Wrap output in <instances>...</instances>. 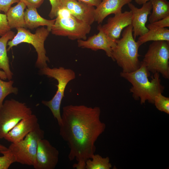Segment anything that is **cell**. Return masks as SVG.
Segmentation results:
<instances>
[{
  "instance_id": "obj_1",
  "label": "cell",
  "mask_w": 169,
  "mask_h": 169,
  "mask_svg": "<svg viewBox=\"0 0 169 169\" xmlns=\"http://www.w3.org/2000/svg\"><path fill=\"white\" fill-rule=\"evenodd\" d=\"M100 113L97 106L69 105L63 107L59 134L69 149V161L86 163L95 154V142L106 128L100 120Z\"/></svg>"
},
{
  "instance_id": "obj_2",
  "label": "cell",
  "mask_w": 169,
  "mask_h": 169,
  "mask_svg": "<svg viewBox=\"0 0 169 169\" xmlns=\"http://www.w3.org/2000/svg\"><path fill=\"white\" fill-rule=\"evenodd\" d=\"M120 76L127 80L132 85L130 89L133 97L136 100H140L141 104L146 101L153 104L155 97L159 93H162L165 87L161 83L160 74L156 73L149 81L150 76L145 64L141 62L140 67L131 72H120Z\"/></svg>"
},
{
  "instance_id": "obj_3",
  "label": "cell",
  "mask_w": 169,
  "mask_h": 169,
  "mask_svg": "<svg viewBox=\"0 0 169 169\" xmlns=\"http://www.w3.org/2000/svg\"><path fill=\"white\" fill-rule=\"evenodd\" d=\"M139 47L134 38L131 24L124 29L121 38L116 40L112 49L111 59L116 62L122 69V72L135 71L140 67L141 64L139 59Z\"/></svg>"
},
{
  "instance_id": "obj_4",
  "label": "cell",
  "mask_w": 169,
  "mask_h": 169,
  "mask_svg": "<svg viewBox=\"0 0 169 169\" xmlns=\"http://www.w3.org/2000/svg\"><path fill=\"white\" fill-rule=\"evenodd\" d=\"M39 73L42 75L54 78L58 81L57 90L54 96L50 100L42 101V103L49 109L59 125L61 120L60 105L65 89L68 84L75 78V72L71 69L62 67L50 68L47 66L40 69Z\"/></svg>"
},
{
  "instance_id": "obj_5",
  "label": "cell",
  "mask_w": 169,
  "mask_h": 169,
  "mask_svg": "<svg viewBox=\"0 0 169 169\" xmlns=\"http://www.w3.org/2000/svg\"><path fill=\"white\" fill-rule=\"evenodd\" d=\"M17 33L11 40L8 41L7 51H9L13 47L23 43L32 44L35 48L38 55L35 65L40 69L48 66L47 63L49 62V58L46 55L44 48L45 41L50 32L47 28L44 26L37 28L34 33L24 28H16Z\"/></svg>"
},
{
  "instance_id": "obj_6",
  "label": "cell",
  "mask_w": 169,
  "mask_h": 169,
  "mask_svg": "<svg viewBox=\"0 0 169 169\" xmlns=\"http://www.w3.org/2000/svg\"><path fill=\"white\" fill-rule=\"evenodd\" d=\"M169 42L153 41L145 55L143 62L148 70L161 73L163 77L169 78Z\"/></svg>"
},
{
  "instance_id": "obj_7",
  "label": "cell",
  "mask_w": 169,
  "mask_h": 169,
  "mask_svg": "<svg viewBox=\"0 0 169 169\" xmlns=\"http://www.w3.org/2000/svg\"><path fill=\"white\" fill-rule=\"evenodd\" d=\"M44 131L40 128L30 132L22 140L11 143L8 148L13 154L15 162L33 166L38 141L44 137Z\"/></svg>"
},
{
  "instance_id": "obj_8",
  "label": "cell",
  "mask_w": 169,
  "mask_h": 169,
  "mask_svg": "<svg viewBox=\"0 0 169 169\" xmlns=\"http://www.w3.org/2000/svg\"><path fill=\"white\" fill-rule=\"evenodd\" d=\"M32 114L24 103L11 99L6 100L0 108V139L23 119Z\"/></svg>"
},
{
  "instance_id": "obj_9",
  "label": "cell",
  "mask_w": 169,
  "mask_h": 169,
  "mask_svg": "<svg viewBox=\"0 0 169 169\" xmlns=\"http://www.w3.org/2000/svg\"><path fill=\"white\" fill-rule=\"evenodd\" d=\"M51 32L57 36L67 37L71 40H85L91 30V25L73 16L67 18L57 16Z\"/></svg>"
},
{
  "instance_id": "obj_10",
  "label": "cell",
  "mask_w": 169,
  "mask_h": 169,
  "mask_svg": "<svg viewBox=\"0 0 169 169\" xmlns=\"http://www.w3.org/2000/svg\"><path fill=\"white\" fill-rule=\"evenodd\" d=\"M59 153L56 148L44 138L38 141L35 160V169H54L59 161Z\"/></svg>"
},
{
  "instance_id": "obj_11",
  "label": "cell",
  "mask_w": 169,
  "mask_h": 169,
  "mask_svg": "<svg viewBox=\"0 0 169 169\" xmlns=\"http://www.w3.org/2000/svg\"><path fill=\"white\" fill-rule=\"evenodd\" d=\"M132 16L131 10L121 12L109 18L105 24L103 25L100 24L97 28L111 39L116 40L119 39L122 30L131 24Z\"/></svg>"
},
{
  "instance_id": "obj_12",
  "label": "cell",
  "mask_w": 169,
  "mask_h": 169,
  "mask_svg": "<svg viewBox=\"0 0 169 169\" xmlns=\"http://www.w3.org/2000/svg\"><path fill=\"white\" fill-rule=\"evenodd\" d=\"M142 5L141 8H138L132 3L128 4L132 13L131 24L135 39L137 37L143 35L149 30L146 24L148 16L151 12L152 5L150 1Z\"/></svg>"
},
{
  "instance_id": "obj_13",
  "label": "cell",
  "mask_w": 169,
  "mask_h": 169,
  "mask_svg": "<svg viewBox=\"0 0 169 169\" xmlns=\"http://www.w3.org/2000/svg\"><path fill=\"white\" fill-rule=\"evenodd\" d=\"M97 29L98 33L89 37L87 39L78 40V46L94 51L103 50L106 55L111 59L112 49L115 45L116 40L111 39L100 28H97Z\"/></svg>"
},
{
  "instance_id": "obj_14",
  "label": "cell",
  "mask_w": 169,
  "mask_h": 169,
  "mask_svg": "<svg viewBox=\"0 0 169 169\" xmlns=\"http://www.w3.org/2000/svg\"><path fill=\"white\" fill-rule=\"evenodd\" d=\"M40 128L37 117L32 114L20 120L4 138L11 143L17 142L23 140L30 132Z\"/></svg>"
},
{
  "instance_id": "obj_15",
  "label": "cell",
  "mask_w": 169,
  "mask_h": 169,
  "mask_svg": "<svg viewBox=\"0 0 169 169\" xmlns=\"http://www.w3.org/2000/svg\"><path fill=\"white\" fill-rule=\"evenodd\" d=\"M66 8L73 16L91 25L95 21L94 7L77 0H63L62 7Z\"/></svg>"
},
{
  "instance_id": "obj_16",
  "label": "cell",
  "mask_w": 169,
  "mask_h": 169,
  "mask_svg": "<svg viewBox=\"0 0 169 169\" xmlns=\"http://www.w3.org/2000/svg\"><path fill=\"white\" fill-rule=\"evenodd\" d=\"M132 0H102L95 11V21L101 23L105 18L111 14L122 12V8L131 3Z\"/></svg>"
},
{
  "instance_id": "obj_17",
  "label": "cell",
  "mask_w": 169,
  "mask_h": 169,
  "mask_svg": "<svg viewBox=\"0 0 169 169\" xmlns=\"http://www.w3.org/2000/svg\"><path fill=\"white\" fill-rule=\"evenodd\" d=\"M25 28L33 29L40 26L47 27L51 32L54 24L55 19L48 20L42 17L38 13L37 8H27L24 12Z\"/></svg>"
},
{
  "instance_id": "obj_18",
  "label": "cell",
  "mask_w": 169,
  "mask_h": 169,
  "mask_svg": "<svg viewBox=\"0 0 169 169\" xmlns=\"http://www.w3.org/2000/svg\"><path fill=\"white\" fill-rule=\"evenodd\" d=\"M26 7L24 3L19 2L16 5L11 7L8 10L6 14L11 29L25 28L24 12Z\"/></svg>"
},
{
  "instance_id": "obj_19",
  "label": "cell",
  "mask_w": 169,
  "mask_h": 169,
  "mask_svg": "<svg viewBox=\"0 0 169 169\" xmlns=\"http://www.w3.org/2000/svg\"><path fill=\"white\" fill-rule=\"evenodd\" d=\"M15 35L14 32L10 30L0 38V69L3 70L9 80L12 79L13 74L10 69L7 46L9 40L12 39Z\"/></svg>"
},
{
  "instance_id": "obj_20",
  "label": "cell",
  "mask_w": 169,
  "mask_h": 169,
  "mask_svg": "<svg viewBox=\"0 0 169 169\" xmlns=\"http://www.w3.org/2000/svg\"><path fill=\"white\" fill-rule=\"evenodd\" d=\"M148 31L140 36L136 41L139 46L150 41H165L169 42V29L147 25Z\"/></svg>"
},
{
  "instance_id": "obj_21",
  "label": "cell",
  "mask_w": 169,
  "mask_h": 169,
  "mask_svg": "<svg viewBox=\"0 0 169 169\" xmlns=\"http://www.w3.org/2000/svg\"><path fill=\"white\" fill-rule=\"evenodd\" d=\"M152 12L149 18L152 23L169 16V2L166 0H150Z\"/></svg>"
},
{
  "instance_id": "obj_22",
  "label": "cell",
  "mask_w": 169,
  "mask_h": 169,
  "mask_svg": "<svg viewBox=\"0 0 169 169\" xmlns=\"http://www.w3.org/2000/svg\"><path fill=\"white\" fill-rule=\"evenodd\" d=\"M112 165L108 157H103L99 154H94L86 161V169H110Z\"/></svg>"
},
{
  "instance_id": "obj_23",
  "label": "cell",
  "mask_w": 169,
  "mask_h": 169,
  "mask_svg": "<svg viewBox=\"0 0 169 169\" xmlns=\"http://www.w3.org/2000/svg\"><path fill=\"white\" fill-rule=\"evenodd\" d=\"M13 82L11 80L5 81L0 78V108L2 106L3 100L7 96L12 93L16 95L18 93V88L13 86Z\"/></svg>"
},
{
  "instance_id": "obj_24",
  "label": "cell",
  "mask_w": 169,
  "mask_h": 169,
  "mask_svg": "<svg viewBox=\"0 0 169 169\" xmlns=\"http://www.w3.org/2000/svg\"><path fill=\"white\" fill-rule=\"evenodd\" d=\"M153 104L159 111L169 114V97L163 96L162 93H159L155 97Z\"/></svg>"
},
{
  "instance_id": "obj_25",
  "label": "cell",
  "mask_w": 169,
  "mask_h": 169,
  "mask_svg": "<svg viewBox=\"0 0 169 169\" xmlns=\"http://www.w3.org/2000/svg\"><path fill=\"white\" fill-rule=\"evenodd\" d=\"M0 153L3 155L0 156V169H8L12 164L15 162L13 154L8 148Z\"/></svg>"
},
{
  "instance_id": "obj_26",
  "label": "cell",
  "mask_w": 169,
  "mask_h": 169,
  "mask_svg": "<svg viewBox=\"0 0 169 169\" xmlns=\"http://www.w3.org/2000/svg\"><path fill=\"white\" fill-rule=\"evenodd\" d=\"M51 6L49 17L51 19L56 17L59 10L62 7L63 0H49Z\"/></svg>"
},
{
  "instance_id": "obj_27",
  "label": "cell",
  "mask_w": 169,
  "mask_h": 169,
  "mask_svg": "<svg viewBox=\"0 0 169 169\" xmlns=\"http://www.w3.org/2000/svg\"><path fill=\"white\" fill-rule=\"evenodd\" d=\"M6 14L0 13V36H2L11 30Z\"/></svg>"
},
{
  "instance_id": "obj_28",
  "label": "cell",
  "mask_w": 169,
  "mask_h": 169,
  "mask_svg": "<svg viewBox=\"0 0 169 169\" xmlns=\"http://www.w3.org/2000/svg\"><path fill=\"white\" fill-rule=\"evenodd\" d=\"M18 2V0H0V12L2 11L6 14L13 4Z\"/></svg>"
},
{
  "instance_id": "obj_29",
  "label": "cell",
  "mask_w": 169,
  "mask_h": 169,
  "mask_svg": "<svg viewBox=\"0 0 169 169\" xmlns=\"http://www.w3.org/2000/svg\"><path fill=\"white\" fill-rule=\"evenodd\" d=\"M150 26L160 28H165L169 27V16L147 25Z\"/></svg>"
},
{
  "instance_id": "obj_30",
  "label": "cell",
  "mask_w": 169,
  "mask_h": 169,
  "mask_svg": "<svg viewBox=\"0 0 169 169\" xmlns=\"http://www.w3.org/2000/svg\"><path fill=\"white\" fill-rule=\"evenodd\" d=\"M18 2H21L24 3L27 8L39 7L43 3L44 0H18Z\"/></svg>"
},
{
  "instance_id": "obj_31",
  "label": "cell",
  "mask_w": 169,
  "mask_h": 169,
  "mask_svg": "<svg viewBox=\"0 0 169 169\" xmlns=\"http://www.w3.org/2000/svg\"><path fill=\"white\" fill-rule=\"evenodd\" d=\"M72 15L71 12L68 9L62 6L58 11L57 16L61 18H67Z\"/></svg>"
},
{
  "instance_id": "obj_32",
  "label": "cell",
  "mask_w": 169,
  "mask_h": 169,
  "mask_svg": "<svg viewBox=\"0 0 169 169\" xmlns=\"http://www.w3.org/2000/svg\"><path fill=\"white\" fill-rule=\"evenodd\" d=\"M80 1L96 7L101 2L102 0H77Z\"/></svg>"
},
{
  "instance_id": "obj_33",
  "label": "cell",
  "mask_w": 169,
  "mask_h": 169,
  "mask_svg": "<svg viewBox=\"0 0 169 169\" xmlns=\"http://www.w3.org/2000/svg\"><path fill=\"white\" fill-rule=\"evenodd\" d=\"M86 163L77 161V163L74 164L73 165L74 168L76 169H86Z\"/></svg>"
},
{
  "instance_id": "obj_34",
  "label": "cell",
  "mask_w": 169,
  "mask_h": 169,
  "mask_svg": "<svg viewBox=\"0 0 169 169\" xmlns=\"http://www.w3.org/2000/svg\"><path fill=\"white\" fill-rule=\"evenodd\" d=\"M0 78L3 80L7 79V76L5 73L3 71L0 70Z\"/></svg>"
},
{
  "instance_id": "obj_35",
  "label": "cell",
  "mask_w": 169,
  "mask_h": 169,
  "mask_svg": "<svg viewBox=\"0 0 169 169\" xmlns=\"http://www.w3.org/2000/svg\"><path fill=\"white\" fill-rule=\"evenodd\" d=\"M150 0H135V2L137 4L142 5Z\"/></svg>"
},
{
  "instance_id": "obj_36",
  "label": "cell",
  "mask_w": 169,
  "mask_h": 169,
  "mask_svg": "<svg viewBox=\"0 0 169 169\" xmlns=\"http://www.w3.org/2000/svg\"><path fill=\"white\" fill-rule=\"evenodd\" d=\"M8 149V148L3 145L0 144V153L1 151L6 150Z\"/></svg>"
},
{
  "instance_id": "obj_37",
  "label": "cell",
  "mask_w": 169,
  "mask_h": 169,
  "mask_svg": "<svg viewBox=\"0 0 169 169\" xmlns=\"http://www.w3.org/2000/svg\"></svg>"
}]
</instances>
